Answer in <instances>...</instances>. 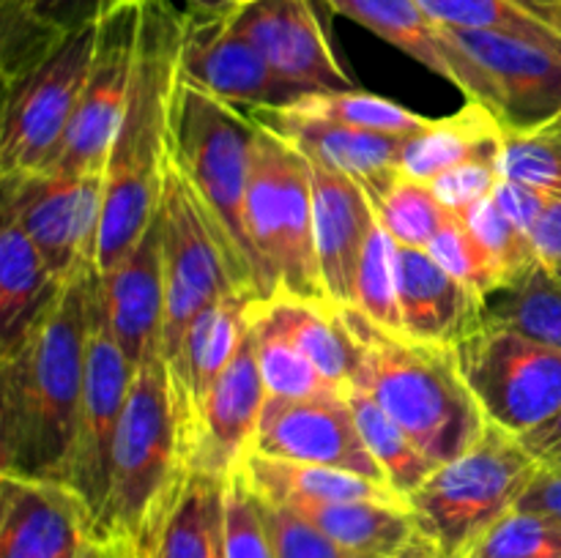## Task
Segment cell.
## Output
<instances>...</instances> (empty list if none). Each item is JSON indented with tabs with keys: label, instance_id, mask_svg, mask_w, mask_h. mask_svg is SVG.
Returning <instances> with one entry per match:
<instances>
[{
	"label": "cell",
	"instance_id": "cell-53",
	"mask_svg": "<svg viewBox=\"0 0 561 558\" xmlns=\"http://www.w3.org/2000/svg\"><path fill=\"white\" fill-rule=\"evenodd\" d=\"M515 3L529 9L531 14L542 16V20L551 22V25L561 27V0H515Z\"/></svg>",
	"mask_w": 561,
	"mask_h": 558
},
{
	"label": "cell",
	"instance_id": "cell-35",
	"mask_svg": "<svg viewBox=\"0 0 561 558\" xmlns=\"http://www.w3.org/2000/svg\"><path fill=\"white\" fill-rule=\"evenodd\" d=\"M255 301V299H252ZM250 332L252 342H255L257 367H261L263 386H266L268 397H290V399H307V397H345L332 381L318 372V367L290 342L285 334L268 321H263L250 304Z\"/></svg>",
	"mask_w": 561,
	"mask_h": 558
},
{
	"label": "cell",
	"instance_id": "cell-31",
	"mask_svg": "<svg viewBox=\"0 0 561 558\" xmlns=\"http://www.w3.org/2000/svg\"><path fill=\"white\" fill-rule=\"evenodd\" d=\"M225 485V476L190 470L159 531L153 558H228Z\"/></svg>",
	"mask_w": 561,
	"mask_h": 558
},
{
	"label": "cell",
	"instance_id": "cell-1",
	"mask_svg": "<svg viewBox=\"0 0 561 558\" xmlns=\"http://www.w3.org/2000/svg\"><path fill=\"white\" fill-rule=\"evenodd\" d=\"M96 271L60 284L44 315L0 353V470L66 481L80 425Z\"/></svg>",
	"mask_w": 561,
	"mask_h": 558
},
{
	"label": "cell",
	"instance_id": "cell-10",
	"mask_svg": "<svg viewBox=\"0 0 561 558\" xmlns=\"http://www.w3.org/2000/svg\"><path fill=\"white\" fill-rule=\"evenodd\" d=\"M142 9L146 0H126L99 20L96 55L88 71L80 109L66 137L64 153L49 173L104 175L110 148L129 102L140 49Z\"/></svg>",
	"mask_w": 561,
	"mask_h": 558
},
{
	"label": "cell",
	"instance_id": "cell-43",
	"mask_svg": "<svg viewBox=\"0 0 561 558\" xmlns=\"http://www.w3.org/2000/svg\"><path fill=\"white\" fill-rule=\"evenodd\" d=\"M225 542L228 558H277L263 498L236 468L225 485Z\"/></svg>",
	"mask_w": 561,
	"mask_h": 558
},
{
	"label": "cell",
	"instance_id": "cell-51",
	"mask_svg": "<svg viewBox=\"0 0 561 558\" xmlns=\"http://www.w3.org/2000/svg\"><path fill=\"white\" fill-rule=\"evenodd\" d=\"M392 558H447V556H444L442 547H438L431 536H425L422 531H416V534L411 536L409 545H405L403 550L394 553Z\"/></svg>",
	"mask_w": 561,
	"mask_h": 558
},
{
	"label": "cell",
	"instance_id": "cell-18",
	"mask_svg": "<svg viewBox=\"0 0 561 558\" xmlns=\"http://www.w3.org/2000/svg\"><path fill=\"white\" fill-rule=\"evenodd\" d=\"M327 3L337 14L359 22L362 27L381 36L392 47L403 49L433 74L458 85L466 98L485 104L496 115L499 102L491 77L455 42L447 27L438 25L422 9L420 0H327Z\"/></svg>",
	"mask_w": 561,
	"mask_h": 558
},
{
	"label": "cell",
	"instance_id": "cell-11",
	"mask_svg": "<svg viewBox=\"0 0 561 558\" xmlns=\"http://www.w3.org/2000/svg\"><path fill=\"white\" fill-rule=\"evenodd\" d=\"M135 375L137 370L129 364L118 339L113 337L107 321H104L102 306L96 301V282H93V323L91 339H88L85 388H82L75 454H71L69 474H66V485L75 487L91 509L93 525L102 512L104 498H107L115 432H118Z\"/></svg>",
	"mask_w": 561,
	"mask_h": 558
},
{
	"label": "cell",
	"instance_id": "cell-38",
	"mask_svg": "<svg viewBox=\"0 0 561 558\" xmlns=\"http://www.w3.org/2000/svg\"><path fill=\"white\" fill-rule=\"evenodd\" d=\"M356 310L383 328L403 332V315H400V260L398 244L392 235L376 222L370 230L365 252H362L359 274H356Z\"/></svg>",
	"mask_w": 561,
	"mask_h": 558
},
{
	"label": "cell",
	"instance_id": "cell-19",
	"mask_svg": "<svg viewBox=\"0 0 561 558\" xmlns=\"http://www.w3.org/2000/svg\"><path fill=\"white\" fill-rule=\"evenodd\" d=\"M159 213H162L164 279L168 282L192 290L206 304H217L233 293H250L236 279L214 233L211 219L201 206V197L175 167L173 159L164 173Z\"/></svg>",
	"mask_w": 561,
	"mask_h": 558
},
{
	"label": "cell",
	"instance_id": "cell-40",
	"mask_svg": "<svg viewBox=\"0 0 561 558\" xmlns=\"http://www.w3.org/2000/svg\"><path fill=\"white\" fill-rule=\"evenodd\" d=\"M502 178L524 181L561 197V113L526 131H510L499 156Z\"/></svg>",
	"mask_w": 561,
	"mask_h": 558
},
{
	"label": "cell",
	"instance_id": "cell-37",
	"mask_svg": "<svg viewBox=\"0 0 561 558\" xmlns=\"http://www.w3.org/2000/svg\"><path fill=\"white\" fill-rule=\"evenodd\" d=\"M373 208H376L381 228L394 239V244L416 246V249L431 246L449 213L433 195L431 184L414 181L403 173L381 191V197L373 200Z\"/></svg>",
	"mask_w": 561,
	"mask_h": 558
},
{
	"label": "cell",
	"instance_id": "cell-52",
	"mask_svg": "<svg viewBox=\"0 0 561 558\" xmlns=\"http://www.w3.org/2000/svg\"><path fill=\"white\" fill-rule=\"evenodd\" d=\"M181 14H228L236 9V0H173Z\"/></svg>",
	"mask_w": 561,
	"mask_h": 558
},
{
	"label": "cell",
	"instance_id": "cell-56",
	"mask_svg": "<svg viewBox=\"0 0 561 558\" xmlns=\"http://www.w3.org/2000/svg\"><path fill=\"white\" fill-rule=\"evenodd\" d=\"M148 558H153V553H151V556H148Z\"/></svg>",
	"mask_w": 561,
	"mask_h": 558
},
{
	"label": "cell",
	"instance_id": "cell-49",
	"mask_svg": "<svg viewBox=\"0 0 561 558\" xmlns=\"http://www.w3.org/2000/svg\"><path fill=\"white\" fill-rule=\"evenodd\" d=\"M531 241H535L540 260L551 268L561 266V197H553L537 224L531 228Z\"/></svg>",
	"mask_w": 561,
	"mask_h": 558
},
{
	"label": "cell",
	"instance_id": "cell-32",
	"mask_svg": "<svg viewBox=\"0 0 561 558\" xmlns=\"http://www.w3.org/2000/svg\"><path fill=\"white\" fill-rule=\"evenodd\" d=\"M485 323L515 328L561 353V277L540 260L485 299Z\"/></svg>",
	"mask_w": 561,
	"mask_h": 558
},
{
	"label": "cell",
	"instance_id": "cell-24",
	"mask_svg": "<svg viewBox=\"0 0 561 558\" xmlns=\"http://www.w3.org/2000/svg\"><path fill=\"white\" fill-rule=\"evenodd\" d=\"M398 260L403 334L455 348L485 326V301L444 271L431 252L398 244Z\"/></svg>",
	"mask_w": 561,
	"mask_h": 558
},
{
	"label": "cell",
	"instance_id": "cell-30",
	"mask_svg": "<svg viewBox=\"0 0 561 558\" xmlns=\"http://www.w3.org/2000/svg\"><path fill=\"white\" fill-rule=\"evenodd\" d=\"M288 509L359 558H392L420 531L409 503L334 501L294 503Z\"/></svg>",
	"mask_w": 561,
	"mask_h": 558
},
{
	"label": "cell",
	"instance_id": "cell-15",
	"mask_svg": "<svg viewBox=\"0 0 561 558\" xmlns=\"http://www.w3.org/2000/svg\"><path fill=\"white\" fill-rule=\"evenodd\" d=\"M447 31L491 77L496 118L507 135L535 129L561 113V49L504 33Z\"/></svg>",
	"mask_w": 561,
	"mask_h": 558
},
{
	"label": "cell",
	"instance_id": "cell-17",
	"mask_svg": "<svg viewBox=\"0 0 561 558\" xmlns=\"http://www.w3.org/2000/svg\"><path fill=\"white\" fill-rule=\"evenodd\" d=\"M96 301L110 332L118 339L129 364L140 370L162 356L164 326V241L162 213L157 211L129 255L96 274Z\"/></svg>",
	"mask_w": 561,
	"mask_h": 558
},
{
	"label": "cell",
	"instance_id": "cell-4",
	"mask_svg": "<svg viewBox=\"0 0 561 558\" xmlns=\"http://www.w3.org/2000/svg\"><path fill=\"white\" fill-rule=\"evenodd\" d=\"M190 470L168 364L159 356L142 364L131 381L115 432L107 498L93 536L121 542L142 558L151 556Z\"/></svg>",
	"mask_w": 561,
	"mask_h": 558
},
{
	"label": "cell",
	"instance_id": "cell-7",
	"mask_svg": "<svg viewBox=\"0 0 561 558\" xmlns=\"http://www.w3.org/2000/svg\"><path fill=\"white\" fill-rule=\"evenodd\" d=\"M96 42L99 22L77 27L27 69L3 80L0 175L55 167L80 109Z\"/></svg>",
	"mask_w": 561,
	"mask_h": 558
},
{
	"label": "cell",
	"instance_id": "cell-36",
	"mask_svg": "<svg viewBox=\"0 0 561 558\" xmlns=\"http://www.w3.org/2000/svg\"><path fill=\"white\" fill-rule=\"evenodd\" d=\"M422 9L453 31H488L529 38L561 49V27L531 14L515 0H420Z\"/></svg>",
	"mask_w": 561,
	"mask_h": 558
},
{
	"label": "cell",
	"instance_id": "cell-28",
	"mask_svg": "<svg viewBox=\"0 0 561 558\" xmlns=\"http://www.w3.org/2000/svg\"><path fill=\"white\" fill-rule=\"evenodd\" d=\"M126 0H0L3 80L27 69L71 31L99 22Z\"/></svg>",
	"mask_w": 561,
	"mask_h": 558
},
{
	"label": "cell",
	"instance_id": "cell-21",
	"mask_svg": "<svg viewBox=\"0 0 561 558\" xmlns=\"http://www.w3.org/2000/svg\"><path fill=\"white\" fill-rule=\"evenodd\" d=\"M318 266L332 306H354L356 274L378 217L367 191L348 175L310 162Z\"/></svg>",
	"mask_w": 561,
	"mask_h": 558
},
{
	"label": "cell",
	"instance_id": "cell-42",
	"mask_svg": "<svg viewBox=\"0 0 561 558\" xmlns=\"http://www.w3.org/2000/svg\"><path fill=\"white\" fill-rule=\"evenodd\" d=\"M458 217H463V222L469 224L471 233H474L477 239L482 241V246L491 252V257L499 263L504 277H507V284L540 263V252H537L531 235L526 233V230H520L518 224L499 208L493 195L474 202V206H469L463 213H458Z\"/></svg>",
	"mask_w": 561,
	"mask_h": 558
},
{
	"label": "cell",
	"instance_id": "cell-25",
	"mask_svg": "<svg viewBox=\"0 0 561 558\" xmlns=\"http://www.w3.org/2000/svg\"><path fill=\"white\" fill-rule=\"evenodd\" d=\"M247 485L268 503L294 507V503H334V501H381L409 503L400 492L383 481L362 474L332 468V465L294 463L250 452L239 465Z\"/></svg>",
	"mask_w": 561,
	"mask_h": 558
},
{
	"label": "cell",
	"instance_id": "cell-33",
	"mask_svg": "<svg viewBox=\"0 0 561 558\" xmlns=\"http://www.w3.org/2000/svg\"><path fill=\"white\" fill-rule=\"evenodd\" d=\"M351 414H354L356 427L365 438L367 449L381 465L389 487L409 501L438 468L436 460L427 457L420 446L409 438V432L370 397L362 386H354L348 394Z\"/></svg>",
	"mask_w": 561,
	"mask_h": 558
},
{
	"label": "cell",
	"instance_id": "cell-8",
	"mask_svg": "<svg viewBox=\"0 0 561 558\" xmlns=\"http://www.w3.org/2000/svg\"><path fill=\"white\" fill-rule=\"evenodd\" d=\"M453 350L485 419L510 435H526L561 410L559 350L493 323Z\"/></svg>",
	"mask_w": 561,
	"mask_h": 558
},
{
	"label": "cell",
	"instance_id": "cell-54",
	"mask_svg": "<svg viewBox=\"0 0 561 558\" xmlns=\"http://www.w3.org/2000/svg\"><path fill=\"white\" fill-rule=\"evenodd\" d=\"M241 3H250V0H236V9H239Z\"/></svg>",
	"mask_w": 561,
	"mask_h": 558
},
{
	"label": "cell",
	"instance_id": "cell-22",
	"mask_svg": "<svg viewBox=\"0 0 561 558\" xmlns=\"http://www.w3.org/2000/svg\"><path fill=\"white\" fill-rule=\"evenodd\" d=\"M252 299L255 295L233 293L206 306L192 323L181 356L173 364H168L170 392H173L175 414H179L186 449H190V465L192 454H195L203 405H206L214 383L233 361L241 339L247 337Z\"/></svg>",
	"mask_w": 561,
	"mask_h": 558
},
{
	"label": "cell",
	"instance_id": "cell-23",
	"mask_svg": "<svg viewBox=\"0 0 561 558\" xmlns=\"http://www.w3.org/2000/svg\"><path fill=\"white\" fill-rule=\"evenodd\" d=\"M250 115L257 124L277 131L310 162L354 178L367 191L370 202L381 197V191L400 175V153H403L405 137L296 118L283 107H257L250 109Z\"/></svg>",
	"mask_w": 561,
	"mask_h": 558
},
{
	"label": "cell",
	"instance_id": "cell-20",
	"mask_svg": "<svg viewBox=\"0 0 561 558\" xmlns=\"http://www.w3.org/2000/svg\"><path fill=\"white\" fill-rule=\"evenodd\" d=\"M268 392L257 367L252 332L241 339L233 361L208 392L197 427L192 470H208L228 479L252 452Z\"/></svg>",
	"mask_w": 561,
	"mask_h": 558
},
{
	"label": "cell",
	"instance_id": "cell-12",
	"mask_svg": "<svg viewBox=\"0 0 561 558\" xmlns=\"http://www.w3.org/2000/svg\"><path fill=\"white\" fill-rule=\"evenodd\" d=\"M179 74L241 109L283 107L301 96L285 85L252 38L228 14H184Z\"/></svg>",
	"mask_w": 561,
	"mask_h": 558
},
{
	"label": "cell",
	"instance_id": "cell-13",
	"mask_svg": "<svg viewBox=\"0 0 561 558\" xmlns=\"http://www.w3.org/2000/svg\"><path fill=\"white\" fill-rule=\"evenodd\" d=\"M252 452L294 463L332 465L389 485L367 449L348 397H268L263 405Z\"/></svg>",
	"mask_w": 561,
	"mask_h": 558
},
{
	"label": "cell",
	"instance_id": "cell-50",
	"mask_svg": "<svg viewBox=\"0 0 561 558\" xmlns=\"http://www.w3.org/2000/svg\"><path fill=\"white\" fill-rule=\"evenodd\" d=\"M80 558H142V556H137L131 547L121 545V542H107L93 536V539L85 545V550L80 553Z\"/></svg>",
	"mask_w": 561,
	"mask_h": 558
},
{
	"label": "cell",
	"instance_id": "cell-45",
	"mask_svg": "<svg viewBox=\"0 0 561 558\" xmlns=\"http://www.w3.org/2000/svg\"><path fill=\"white\" fill-rule=\"evenodd\" d=\"M499 181H502L499 159H477L436 175L431 189L449 213H463L469 206L491 197Z\"/></svg>",
	"mask_w": 561,
	"mask_h": 558
},
{
	"label": "cell",
	"instance_id": "cell-46",
	"mask_svg": "<svg viewBox=\"0 0 561 558\" xmlns=\"http://www.w3.org/2000/svg\"><path fill=\"white\" fill-rule=\"evenodd\" d=\"M493 200L499 202L504 213L518 224L520 230L531 235V228L537 224V219L542 217V211L548 208V202L553 200V195L537 189V186L524 184V181L502 178L493 189Z\"/></svg>",
	"mask_w": 561,
	"mask_h": 558
},
{
	"label": "cell",
	"instance_id": "cell-41",
	"mask_svg": "<svg viewBox=\"0 0 561 558\" xmlns=\"http://www.w3.org/2000/svg\"><path fill=\"white\" fill-rule=\"evenodd\" d=\"M460 558H561V520L513 509Z\"/></svg>",
	"mask_w": 561,
	"mask_h": 558
},
{
	"label": "cell",
	"instance_id": "cell-14",
	"mask_svg": "<svg viewBox=\"0 0 561 558\" xmlns=\"http://www.w3.org/2000/svg\"><path fill=\"white\" fill-rule=\"evenodd\" d=\"M93 539V514L58 479L0 470V558H80Z\"/></svg>",
	"mask_w": 561,
	"mask_h": 558
},
{
	"label": "cell",
	"instance_id": "cell-6",
	"mask_svg": "<svg viewBox=\"0 0 561 558\" xmlns=\"http://www.w3.org/2000/svg\"><path fill=\"white\" fill-rule=\"evenodd\" d=\"M540 463L518 435L491 425L474 446L442 463L409 498L416 528L431 536L447 558H460L499 518L513 512Z\"/></svg>",
	"mask_w": 561,
	"mask_h": 558
},
{
	"label": "cell",
	"instance_id": "cell-39",
	"mask_svg": "<svg viewBox=\"0 0 561 558\" xmlns=\"http://www.w3.org/2000/svg\"><path fill=\"white\" fill-rule=\"evenodd\" d=\"M427 252L444 271L453 274L469 290H474L482 301L491 299L496 290L507 284V277L499 268V263L493 260L491 252L482 246V241L471 233V228L458 213H447Z\"/></svg>",
	"mask_w": 561,
	"mask_h": 558
},
{
	"label": "cell",
	"instance_id": "cell-27",
	"mask_svg": "<svg viewBox=\"0 0 561 558\" xmlns=\"http://www.w3.org/2000/svg\"><path fill=\"white\" fill-rule=\"evenodd\" d=\"M252 306L348 397L359 372V348L340 321L337 306L310 304L288 293L255 299Z\"/></svg>",
	"mask_w": 561,
	"mask_h": 558
},
{
	"label": "cell",
	"instance_id": "cell-29",
	"mask_svg": "<svg viewBox=\"0 0 561 558\" xmlns=\"http://www.w3.org/2000/svg\"><path fill=\"white\" fill-rule=\"evenodd\" d=\"M60 284L25 228L0 217V353L44 315Z\"/></svg>",
	"mask_w": 561,
	"mask_h": 558
},
{
	"label": "cell",
	"instance_id": "cell-34",
	"mask_svg": "<svg viewBox=\"0 0 561 558\" xmlns=\"http://www.w3.org/2000/svg\"><path fill=\"white\" fill-rule=\"evenodd\" d=\"M285 113L296 118L321 120V124L345 126V129L378 131V135H398L409 137L416 135L431 124V118L420 113H411L403 104L383 98L370 91H316L305 93L296 102L283 104Z\"/></svg>",
	"mask_w": 561,
	"mask_h": 558
},
{
	"label": "cell",
	"instance_id": "cell-16",
	"mask_svg": "<svg viewBox=\"0 0 561 558\" xmlns=\"http://www.w3.org/2000/svg\"><path fill=\"white\" fill-rule=\"evenodd\" d=\"M233 20L261 49L274 74L301 96L354 88L329 47L310 0H250L233 9Z\"/></svg>",
	"mask_w": 561,
	"mask_h": 558
},
{
	"label": "cell",
	"instance_id": "cell-9",
	"mask_svg": "<svg viewBox=\"0 0 561 558\" xmlns=\"http://www.w3.org/2000/svg\"><path fill=\"white\" fill-rule=\"evenodd\" d=\"M102 206V173L0 175V217L25 228L60 282L96 271Z\"/></svg>",
	"mask_w": 561,
	"mask_h": 558
},
{
	"label": "cell",
	"instance_id": "cell-48",
	"mask_svg": "<svg viewBox=\"0 0 561 558\" xmlns=\"http://www.w3.org/2000/svg\"><path fill=\"white\" fill-rule=\"evenodd\" d=\"M526 452L546 470H561V410L551 421L520 435Z\"/></svg>",
	"mask_w": 561,
	"mask_h": 558
},
{
	"label": "cell",
	"instance_id": "cell-55",
	"mask_svg": "<svg viewBox=\"0 0 561 558\" xmlns=\"http://www.w3.org/2000/svg\"><path fill=\"white\" fill-rule=\"evenodd\" d=\"M553 271H557V274H559V277H561V266H557V268H553Z\"/></svg>",
	"mask_w": 561,
	"mask_h": 558
},
{
	"label": "cell",
	"instance_id": "cell-44",
	"mask_svg": "<svg viewBox=\"0 0 561 558\" xmlns=\"http://www.w3.org/2000/svg\"><path fill=\"white\" fill-rule=\"evenodd\" d=\"M263 509H266V523L272 531L277 558H359L343 550L337 542L329 539L323 531H318L310 520L296 514L294 509L268 501H263Z\"/></svg>",
	"mask_w": 561,
	"mask_h": 558
},
{
	"label": "cell",
	"instance_id": "cell-3",
	"mask_svg": "<svg viewBox=\"0 0 561 558\" xmlns=\"http://www.w3.org/2000/svg\"><path fill=\"white\" fill-rule=\"evenodd\" d=\"M337 312L359 348L354 386L365 388L438 465L474 446L488 419L460 375L453 348L378 326L356 306H337Z\"/></svg>",
	"mask_w": 561,
	"mask_h": 558
},
{
	"label": "cell",
	"instance_id": "cell-5",
	"mask_svg": "<svg viewBox=\"0 0 561 558\" xmlns=\"http://www.w3.org/2000/svg\"><path fill=\"white\" fill-rule=\"evenodd\" d=\"M257 124L247 109L179 74L170 113V159L206 208L219 246L244 290L261 299V263L247 230V186Z\"/></svg>",
	"mask_w": 561,
	"mask_h": 558
},
{
	"label": "cell",
	"instance_id": "cell-47",
	"mask_svg": "<svg viewBox=\"0 0 561 558\" xmlns=\"http://www.w3.org/2000/svg\"><path fill=\"white\" fill-rule=\"evenodd\" d=\"M515 509H526V512H540L548 518L561 520V470H546L535 476L529 490L518 501Z\"/></svg>",
	"mask_w": 561,
	"mask_h": 558
},
{
	"label": "cell",
	"instance_id": "cell-2",
	"mask_svg": "<svg viewBox=\"0 0 561 558\" xmlns=\"http://www.w3.org/2000/svg\"><path fill=\"white\" fill-rule=\"evenodd\" d=\"M181 36L184 14L179 5L173 0H146L129 102L104 167L96 274H107L129 255L162 202Z\"/></svg>",
	"mask_w": 561,
	"mask_h": 558
},
{
	"label": "cell",
	"instance_id": "cell-26",
	"mask_svg": "<svg viewBox=\"0 0 561 558\" xmlns=\"http://www.w3.org/2000/svg\"><path fill=\"white\" fill-rule=\"evenodd\" d=\"M504 126L496 115L480 102H466L458 113L431 118L425 129L409 135L400 153V173L414 181L431 184L436 175L477 162V159H499L504 148Z\"/></svg>",
	"mask_w": 561,
	"mask_h": 558
}]
</instances>
